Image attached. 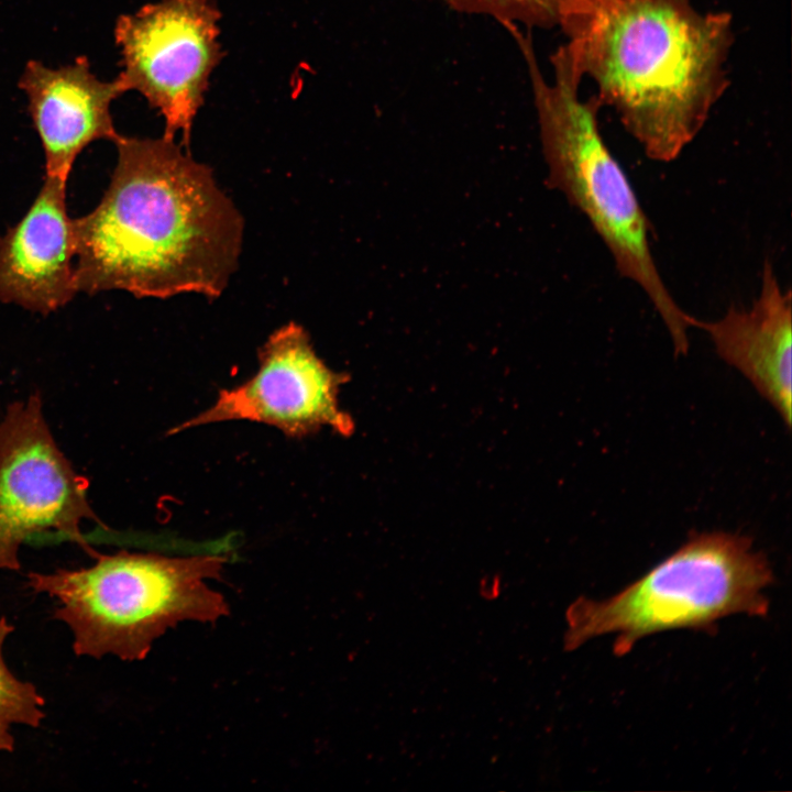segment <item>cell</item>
I'll list each match as a JSON object with an SVG mask.
<instances>
[{"instance_id": "6da1fadb", "label": "cell", "mask_w": 792, "mask_h": 792, "mask_svg": "<svg viewBox=\"0 0 792 792\" xmlns=\"http://www.w3.org/2000/svg\"><path fill=\"white\" fill-rule=\"evenodd\" d=\"M113 143L103 197L73 219L78 292L219 297L237 268L243 221L211 169L164 136Z\"/></svg>"}, {"instance_id": "8fae6325", "label": "cell", "mask_w": 792, "mask_h": 792, "mask_svg": "<svg viewBox=\"0 0 792 792\" xmlns=\"http://www.w3.org/2000/svg\"><path fill=\"white\" fill-rule=\"evenodd\" d=\"M760 290L749 308L732 306L718 319L698 320L717 354L737 369L790 427L791 292L781 285L769 258L762 264Z\"/></svg>"}, {"instance_id": "30bf717a", "label": "cell", "mask_w": 792, "mask_h": 792, "mask_svg": "<svg viewBox=\"0 0 792 792\" xmlns=\"http://www.w3.org/2000/svg\"><path fill=\"white\" fill-rule=\"evenodd\" d=\"M28 98V111L42 143L45 175L67 180L78 155L98 140L114 141L110 111L124 94L116 78L99 79L86 56L52 68L29 61L19 79Z\"/></svg>"}, {"instance_id": "4fadbf2b", "label": "cell", "mask_w": 792, "mask_h": 792, "mask_svg": "<svg viewBox=\"0 0 792 792\" xmlns=\"http://www.w3.org/2000/svg\"><path fill=\"white\" fill-rule=\"evenodd\" d=\"M452 9L470 14H483L501 24H522L529 28L557 26L565 0H443Z\"/></svg>"}, {"instance_id": "7c38bea8", "label": "cell", "mask_w": 792, "mask_h": 792, "mask_svg": "<svg viewBox=\"0 0 792 792\" xmlns=\"http://www.w3.org/2000/svg\"><path fill=\"white\" fill-rule=\"evenodd\" d=\"M14 627L6 617L0 618V751L14 750L12 726L16 724L38 727L44 718L45 701L36 686L18 679L3 657V646Z\"/></svg>"}, {"instance_id": "ba28073f", "label": "cell", "mask_w": 792, "mask_h": 792, "mask_svg": "<svg viewBox=\"0 0 792 792\" xmlns=\"http://www.w3.org/2000/svg\"><path fill=\"white\" fill-rule=\"evenodd\" d=\"M258 362L251 378L220 391L211 407L170 433L228 420L266 424L292 438H304L323 427L342 436L353 431L351 417L338 403L348 376L326 365L301 326L289 322L277 329L261 348Z\"/></svg>"}, {"instance_id": "5b68a950", "label": "cell", "mask_w": 792, "mask_h": 792, "mask_svg": "<svg viewBox=\"0 0 792 792\" xmlns=\"http://www.w3.org/2000/svg\"><path fill=\"white\" fill-rule=\"evenodd\" d=\"M773 582L767 557L747 536L694 532L678 550L615 595L581 597L566 613V649L615 635L613 651L625 656L641 638L690 628L712 629L735 615L766 616L765 590Z\"/></svg>"}, {"instance_id": "277c9868", "label": "cell", "mask_w": 792, "mask_h": 792, "mask_svg": "<svg viewBox=\"0 0 792 792\" xmlns=\"http://www.w3.org/2000/svg\"><path fill=\"white\" fill-rule=\"evenodd\" d=\"M88 568L31 572L28 586L58 602L54 618L73 632L77 656L113 654L135 661L185 620L215 622L228 614L223 596L209 587L226 558H170L120 551L101 554Z\"/></svg>"}, {"instance_id": "9c48e42d", "label": "cell", "mask_w": 792, "mask_h": 792, "mask_svg": "<svg viewBox=\"0 0 792 792\" xmlns=\"http://www.w3.org/2000/svg\"><path fill=\"white\" fill-rule=\"evenodd\" d=\"M67 180L45 175L32 205L0 237V301L42 315L68 304L78 292Z\"/></svg>"}, {"instance_id": "8992f818", "label": "cell", "mask_w": 792, "mask_h": 792, "mask_svg": "<svg viewBox=\"0 0 792 792\" xmlns=\"http://www.w3.org/2000/svg\"><path fill=\"white\" fill-rule=\"evenodd\" d=\"M220 12L212 0H160L120 15L114 41L124 92L135 90L164 118L163 136L182 133L183 145L212 70L221 61Z\"/></svg>"}, {"instance_id": "52a82bcc", "label": "cell", "mask_w": 792, "mask_h": 792, "mask_svg": "<svg viewBox=\"0 0 792 792\" xmlns=\"http://www.w3.org/2000/svg\"><path fill=\"white\" fill-rule=\"evenodd\" d=\"M88 481L59 450L37 393L10 404L0 422V569L16 571L28 537L56 529L90 558L98 556L81 524L98 521Z\"/></svg>"}, {"instance_id": "3957f363", "label": "cell", "mask_w": 792, "mask_h": 792, "mask_svg": "<svg viewBox=\"0 0 792 792\" xmlns=\"http://www.w3.org/2000/svg\"><path fill=\"white\" fill-rule=\"evenodd\" d=\"M520 48L530 78L548 184L590 222L620 276L636 284L662 320L676 355L686 354L696 318L667 287L654 261L650 226L626 172L607 146L598 124L596 96L579 97L580 84L554 74L544 79L532 42L517 26L507 29Z\"/></svg>"}, {"instance_id": "7a4b0ae2", "label": "cell", "mask_w": 792, "mask_h": 792, "mask_svg": "<svg viewBox=\"0 0 792 792\" xmlns=\"http://www.w3.org/2000/svg\"><path fill=\"white\" fill-rule=\"evenodd\" d=\"M557 26L565 43L553 72L592 79L601 106L652 161H675L729 85L727 12L691 0H565Z\"/></svg>"}]
</instances>
